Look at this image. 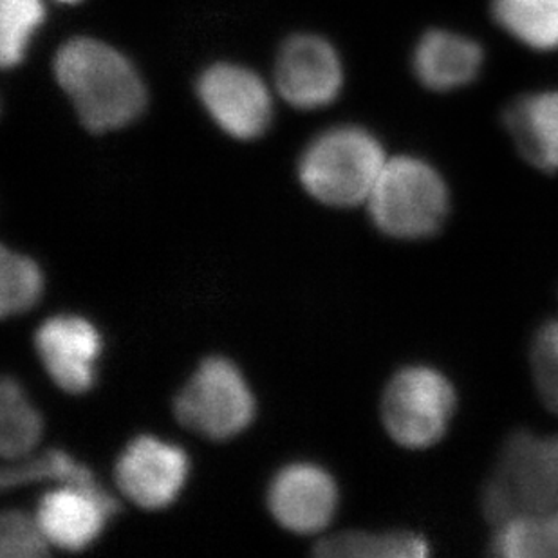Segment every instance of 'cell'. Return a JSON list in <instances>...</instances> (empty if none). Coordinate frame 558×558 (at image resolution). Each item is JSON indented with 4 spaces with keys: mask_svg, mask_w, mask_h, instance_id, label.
I'll use <instances>...</instances> for the list:
<instances>
[{
    "mask_svg": "<svg viewBox=\"0 0 558 558\" xmlns=\"http://www.w3.org/2000/svg\"><path fill=\"white\" fill-rule=\"evenodd\" d=\"M54 74L85 129L117 131L142 114L145 87L131 62L93 38L65 44L54 59Z\"/></svg>",
    "mask_w": 558,
    "mask_h": 558,
    "instance_id": "obj_1",
    "label": "cell"
},
{
    "mask_svg": "<svg viewBox=\"0 0 558 558\" xmlns=\"http://www.w3.org/2000/svg\"><path fill=\"white\" fill-rule=\"evenodd\" d=\"M558 508V436L517 433L500 450L483 494L485 515L496 524Z\"/></svg>",
    "mask_w": 558,
    "mask_h": 558,
    "instance_id": "obj_2",
    "label": "cell"
},
{
    "mask_svg": "<svg viewBox=\"0 0 558 558\" xmlns=\"http://www.w3.org/2000/svg\"><path fill=\"white\" fill-rule=\"evenodd\" d=\"M367 203L374 225L390 238H430L447 219L448 190L434 167L401 156L385 163Z\"/></svg>",
    "mask_w": 558,
    "mask_h": 558,
    "instance_id": "obj_3",
    "label": "cell"
},
{
    "mask_svg": "<svg viewBox=\"0 0 558 558\" xmlns=\"http://www.w3.org/2000/svg\"><path fill=\"white\" fill-rule=\"evenodd\" d=\"M385 163L384 148L369 132L340 126L311 143L299 174L315 199L331 206H354L367 201Z\"/></svg>",
    "mask_w": 558,
    "mask_h": 558,
    "instance_id": "obj_4",
    "label": "cell"
},
{
    "mask_svg": "<svg viewBox=\"0 0 558 558\" xmlns=\"http://www.w3.org/2000/svg\"><path fill=\"white\" fill-rule=\"evenodd\" d=\"M453 411L452 384L430 367H409L396 374L381 405L387 433L407 448H427L439 441Z\"/></svg>",
    "mask_w": 558,
    "mask_h": 558,
    "instance_id": "obj_5",
    "label": "cell"
},
{
    "mask_svg": "<svg viewBox=\"0 0 558 558\" xmlns=\"http://www.w3.org/2000/svg\"><path fill=\"white\" fill-rule=\"evenodd\" d=\"M253 414L255 403L248 384L225 359L205 360L175 398V416L181 425L210 439L243 433Z\"/></svg>",
    "mask_w": 558,
    "mask_h": 558,
    "instance_id": "obj_6",
    "label": "cell"
},
{
    "mask_svg": "<svg viewBox=\"0 0 558 558\" xmlns=\"http://www.w3.org/2000/svg\"><path fill=\"white\" fill-rule=\"evenodd\" d=\"M199 96L222 131L253 140L268 129L271 98L263 80L239 65H214L199 82Z\"/></svg>",
    "mask_w": 558,
    "mask_h": 558,
    "instance_id": "obj_7",
    "label": "cell"
},
{
    "mask_svg": "<svg viewBox=\"0 0 558 558\" xmlns=\"http://www.w3.org/2000/svg\"><path fill=\"white\" fill-rule=\"evenodd\" d=\"M186 474L189 459L181 448L143 436L120 456L114 477L126 499L147 510H159L178 497Z\"/></svg>",
    "mask_w": 558,
    "mask_h": 558,
    "instance_id": "obj_8",
    "label": "cell"
},
{
    "mask_svg": "<svg viewBox=\"0 0 558 558\" xmlns=\"http://www.w3.org/2000/svg\"><path fill=\"white\" fill-rule=\"evenodd\" d=\"M280 95L299 109L331 104L342 87V65L324 38L301 35L286 43L277 62Z\"/></svg>",
    "mask_w": 558,
    "mask_h": 558,
    "instance_id": "obj_9",
    "label": "cell"
},
{
    "mask_svg": "<svg viewBox=\"0 0 558 558\" xmlns=\"http://www.w3.org/2000/svg\"><path fill=\"white\" fill-rule=\"evenodd\" d=\"M118 502L104 488L60 486L38 502L37 521L51 546L68 551L87 548L100 537Z\"/></svg>",
    "mask_w": 558,
    "mask_h": 558,
    "instance_id": "obj_10",
    "label": "cell"
},
{
    "mask_svg": "<svg viewBox=\"0 0 558 558\" xmlns=\"http://www.w3.org/2000/svg\"><path fill=\"white\" fill-rule=\"evenodd\" d=\"M38 356L54 384L71 395L90 389L101 340L95 326L80 316H54L35 337Z\"/></svg>",
    "mask_w": 558,
    "mask_h": 558,
    "instance_id": "obj_11",
    "label": "cell"
},
{
    "mask_svg": "<svg viewBox=\"0 0 558 558\" xmlns=\"http://www.w3.org/2000/svg\"><path fill=\"white\" fill-rule=\"evenodd\" d=\"M337 486L324 470L313 464H291L269 488L268 505L279 524L290 532H320L337 510Z\"/></svg>",
    "mask_w": 558,
    "mask_h": 558,
    "instance_id": "obj_12",
    "label": "cell"
},
{
    "mask_svg": "<svg viewBox=\"0 0 558 558\" xmlns=\"http://www.w3.org/2000/svg\"><path fill=\"white\" fill-rule=\"evenodd\" d=\"M483 60L485 53L472 38L436 29L417 44L414 71L428 89L453 90L477 78Z\"/></svg>",
    "mask_w": 558,
    "mask_h": 558,
    "instance_id": "obj_13",
    "label": "cell"
},
{
    "mask_svg": "<svg viewBox=\"0 0 558 558\" xmlns=\"http://www.w3.org/2000/svg\"><path fill=\"white\" fill-rule=\"evenodd\" d=\"M506 129L522 156L544 172L558 170V90L535 93L513 101Z\"/></svg>",
    "mask_w": 558,
    "mask_h": 558,
    "instance_id": "obj_14",
    "label": "cell"
},
{
    "mask_svg": "<svg viewBox=\"0 0 558 558\" xmlns=\"http://www.w3.org/2000/svg\"><path fill=\"white\" fill-rule=\"evenodd\" d=\"M492 554L506 558L558 557V508L502 522L492 541Z\"/></svg>",
    "mask_w": 558,
    "mask_h": 558,
    "instance_id": "obj_15",
    "label": "cell"
},
{
    "mask_svg": "<svg viewBox=\"0 0 558 558\" xmlns=\"http://www.w3.org/2000/svg\"><path fill=\"white\" fill-rule=\"evenodd\" d=\"M492 8L511 37L538 51L558 49V0H494Z\"/></svg>",
    "mask_w": 558,
    "mask_h": 558,
    "instance_id": "obj_16",
    "label": "cell"
},
{
    "mask_svg": "<svg viewBox=\"0 0 558 558\" xmlns=\"http://www.w3.org/2000/svg\"><path fill=\"white\" fill-rule=\"evenodd\" d=\"M43 417L33 409L15 379L0 385V453L5 461H19L32 453L43 437Z\"/></svg>",
    "mask_w": 558,
    "mask_h": 558,
    "instance_id": "obj_17",
    "label": "cell"
},
{
    "mask_svg": "<svg viewBox=\"0 0 558 558\" xmlns=\"http://www.w3.org/2000/svg\"><path fill=\"white\" fill-rule=\"evenodd\" d=\"M315 555L324 558H422L428 546L414 533H340L324 538L315 546Z\"/></svg>",
    "mask_w": 558,
    "mask_h": 558,
    "instance_id": "obj_18",
    "label": "cell"
},
{
    "mask_svg": "<svg viewBox=\"0 0 558 558\" xmlns=\"http://www.w3.org/2000/svg\"><path fill=\"white\" fill-rule=\"evenodd\" d=\"M37 481H57L62 486H78L87 490L101 488L87 466L76 463L62 450H48L43 456L27 459V461L19 459V463L13 461V464L5 466L0 475L2 490H10L27 483H37Z\"/></svg>",
    "mask_w": 558,
    "mask_h": 558,
    "instance_id": "obj_19",
    "label": "cell"
},
{
    "mask_svg": "<svg viewBox=\"0 0 558 558\" xmlns=\"http://www.w3.org/2000/svg\"><path fill=\"white\" fill-rule=\"evenodd\" d=\"M44 279L32 258L2 248L0 255V313L19 315L37 304L43 295Z\"/></svg>",
    "mask_w": 558,
    "mask_h": 558,
    "instance_id": "obj_20",
    "label": "cell"
},
{
    "mask_svg": "<svg viewBox=\"0 0 558 558\" xmlns=\"http://www.w3.org/2000/svg\"><path fill=\"white\" fill-rule=\"evenodd\" d=\"M43 19L40 0H0V62L5 69L21 62Z\"/></svg>",
    "mask_w": 558,
    "mask_h": 558,
    "instance_id": "obj_21",
    "label": "cell"
},
{
    "mask_svg": "<svg viewBox=\"0 0 558 558\" xmlns=\"http://www.w3.org/2000/svg\"><path fill=\"white\" fill-rule=\"evenodd\" d=\"M49 546L37 517H29L24 511H5L0 519V557H44L48 555Z\"/></svg>",
    "mask_w": 558,
    "mask_h": 558,
    "instance_id": "obj_22",
    "label": "cell"
},
{
    "mask_svg": "<svg viewBox=\"0 0 558 558\" xmlns=\"http://www.w3.org/2000/svg\"><path fill=\"white\" fill-rule=\"evenodd\" d=\"M533 374L546 405L558 414V322L541 327L533 342Z\"/></svg>",
    "mask_w": 558,
    "mask_h": 558,
    "instance_id": "obj_23",
    "label": "cell"
}]
</instances>
